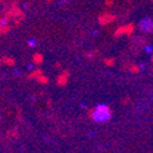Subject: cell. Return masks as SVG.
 I'll return each instance as SVG.
<instances>
[{
  "label": "cell",
  "mask_w": 153,
  "mask_h": 153,
  "mask_svg": "<svg viewBox=\"0 0 153 153\" xmlns=\"http://www.w3.org/2000/svg\"><path fill=\"white\" fill-rule=\"evenodd\" d=\"M28 44H29L30 46H34V45L36 44V42H35V40H29V42H28Z\"/></svg>",
  "instance_id": "5bb4252c"
},
{
  "label": "cell",
  "mask_w": 153,
  "mask_h": 153,
  "mask_svg": "<svg viewBox=\"0 0 153 153\" xmlns=\"http://www.w3.org/2000/svg\"><path fill=\"white\" fill-rule=\"evenodd\" d=\"M107 6H112L113 4H114V1H113V0H106V3H105Z\"/></svg>",
  "instance_id": "7c38bea8"
},
{
  "label": "cell",
  "mask_w": 153,
  "mask_h": 153,
  "mask_svg": "<svg viewBox=\"0 0 153 153\" xmlns=\"http://www.w3.org/2000/svg\"><path fill=\"white\" fill-rule=\"evenodd\" d=\"M113 116V111L107 105H99L96 107H92L88 112V117L97 123H106Z\"/></svg>",
  "instance_id": "6da1fadb"
},
{
  "label": "cell",
  "mask_w": 153,
  "mask_h": 153,
  "mask_svg": "<svg viewBox=\"0 0 153 153\" xmlns=\"http://www.w3.org/2000/svg\"><path fill=\"white\" fill-rule=\"evenodd\" d=\"M42 74H43L42 69H35L34 72H32V73L29 74V76H28V78H29V79H36L38 76H40Z\"/></svg>",
  "instance_id": "8fae6325"
},
{
  "label": "cell",
  "mask_w": 153,
  "mask_h": 153,
  "mask_svg": "<svg viewBox=\"0 0 153 153\" xmlns=\"http://www.w3.org/2000/svg\"><path fill=\"white\" fill-rule=\"evenodd\" d=\"M38 83H39V84H43V85H46L48 83H49V78H48V76L46 75H40V76H38V78L35 79Z\"/></svg>",
  "instance_id": "30bf717a"
},
{
  "label": "cell",
  "mask_w": 153,
  "mask_h": 153,
  "mask_svg": "<svg viewBox=\"0 0 153 153\" xmlns=\"http://www.w3.org/2000/svg\"><path fill=\"white\" fill-rule=\"evenodd\" d=\"M43 61H44V57H43V55H40V53H35L34 56H33V62L38 66V65H40V63H43Z\"/></svg>",
  "instance_id": "ba28073f"
},
{
  "label": "cell",
  "mask_w": 153,
  "mask_h": 153,
  "mask_svg": "<svg viewBox=\"0 0 153 153\" xmlns=\"http://www.w3.org/2000/svg\"><path fill=\"white\" fill-rule=\"evenodd\" d=\"M68 79H69V72L68 71H63L59 76H57V84H59L60 86H65L67 85L68 83Z\"/></svg>",
  "instance_id": "277c9868"
},
{
  "label": "cell",
  "mask_w": 153,
  "mask_h": 153,
  "mask_svg": "<svg viewBox=\"0 0 153 153\" xmlns=\"http://www.w3.org/2000/svg\"><path fill=\"white\" fill-rule=\"evenodd\" d=\"M5 62L9 65H13V60H5Z\"/></svg>",
  "instance_id": "9a60e30c"
},
{
  "label": "cell",
  "mask_w": 153,
  "mask_h": 153,
  "mask_svg": "<svg viewBox=\"0 0 153 153\" xmlns=\"http://www.w3.org/2000/svg\"><path fill=\"white\" fill-rule=\"evenodd\" d=\"M139 27H140V29L142 32L151 33V32H153V20H152V18H149V17L143 18V20L140 22Z\"/></svg>",
  "instance_id": "7a4b0ae2"
},
{
  "label": "cell",
  "mask_w": 153,
  "mask_h": 153,
  "mask_svg": "<svg viewBox=\"0 0 153 153\" xmlns=\"http://www.w3.org/2000/svg\"><path fill=\"white\" fill-rule=\"evenodd\" d=\"M129 72L131 74H139L141 72V68H140L139 65H130L129 66Z\"/></svg>",
  "instance_id": "52a82bcc"
},
{
  "label": "cell",
  "mask_w": 153,
  "mask_h": 153,
  "mask_svg": "<svg viewBox=\"0 0 153 153\" xmlns=\"http://www.w3.org/2000/svg\"><path fill=\"white\" fill-rule=\"evenodd\" d=\"M135 32V25L134 23H128L126 25V35L128 36H131Z\"/></svg>",
  "instance_id": "9c48e42d"
},
{
  "label": "cell",
  "mask_w": 153,
  "mask_h": 153,
  "mask_svg": "<svg viewBox=\"0 0 153 153\" xmlns=\"http://www.w3.org/2000/svg\"><path fill=\"white\" fill-rule=\"evenodd\" d=\"M114 20H116V16L112 15V13L106 12V13L100 15V17H99V23H100L101 26H107V25L112 23Z\"/></svg>",
  "instance_id": "3957f363"
},
{
  "label": "cell",
  "mask_w": 153,
  "mask_h": 153,
  "mask_svg": "<svg viewBox=\"0 0 153 153\" xmlns=\"http://www.w3.org/2000/svg\"><path fill=\"white\" fill-rule=\"evenodd\" d=\"M129 101H130V97H125V99H123V100H122V102H123L124 105H126Z\"/></svg>",
  "instance_id": "4fadbf2b"
},
{
  "label": "cell",
  "mask_w": 153,
  "mask_h": 153,
  "mask_svg": "<svg viewBox=\"0 0 153 153\" xmlns=\"http://www.w3.org/2000/svg\"><path fill=\"white\" fill-rule=\"evenodd\" d=\"M1 29H3V27H1V25H0V32H1Z\"/></svg>",
  "instance_id": "2e32d148"
},
{
  "label": "cell",
  "mask_w": 153,
  "mask_h": 153,
  "mask_svg": "<svg viewBox=\"0 0 153 153\" xmlns=\"http://www.w3.org/2000/svg\"><path fill=\"white\" fill-rule=\"evenodd\" d=\"M103 63L107 67H113L114 65H116V59H114V57H106V59L103 60Z\"/></svg>",
  "instance_id": "8992f818"
},
{
  "label": "cell",
  "mask_w": 153,
  "mask_h": 153,
  "mask_svg": "<svg viewBox=\"0 0 153 153\" xmlns=\"http://www.w3.org/2000/svg\"><path fill=\"white\" fill-rule=\"evenodd\" d=\"M122 35H126V25L125 26H120L116 29V32H114V36L116 38H119Z\"/></svg>",
  "instance_id": "5b68a950"
}]
</instances>
